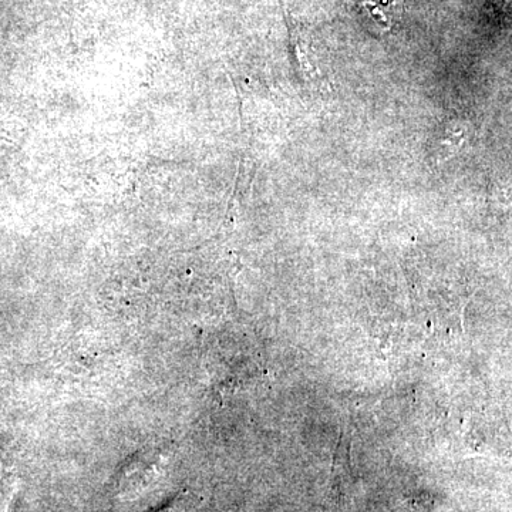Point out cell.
<instances>
[{
    "instance_id": "1",
    "label": "cell",
    "mask_w": 512,
    "mask_h": 512,
    "mask_svg": "<svg viewBox=\"0 0 512 512\" xmlns=\"http://www.w3.org/2000/svg\"><path fill=\"white\" fill-rule=\"evenodd\" d=\"M357 5L373 29L387 33L402 19L404 0H359Z\"/></svg>"
}]
</instances>
